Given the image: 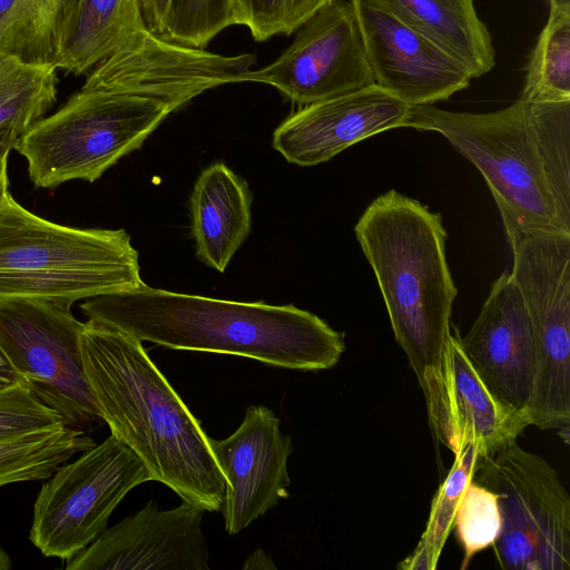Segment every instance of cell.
Wrapping results in <instances>:
<instances>
[{
    "instance_id": "cell-1",
    "label": "cell",
    "mask_w": 570,
    "mask_h": 570,
    "mask_svg": "<svg viewBox=\"0 0 570 570\" xmlns=\"http://www.w3.org/2000/svg\"><path fill=\"white\" fill-rule=\"evenodd\" d=\"M86 380L101 419L153 476L183 501L220 511L226 480L209 436L136 337L88 318Z\"/></svg>"
},
{
    "instance_id": "cell-2",
    "label": "cell",
    "mask_w": 570,
    "mask_h": 570,
    "mask_svg": "<svg viewBox=\"0 0 570 570\" xmlns=\"http://www.w3.org/2000/svg\"><path fill=\"white\" fill-rule=\"evenodd\" d=\"M80 309L140 342L243 356L276 367L327 370L345 351L343 333L292 304L217 299L145 285L87 298Z\"/></svg>"
},
{
    "instance_id": "cell-3",
    "label": "cell",
    "mask_w": 570,
    "mask_h": 570,
    "mask_svg": "<svg viewBox=\"0 0 570 570\" xmlns=\"http://www.w3.org/2000/svg\"><path fill=\"white\" fill-rule=\"evenodd\" d=\"M405 127L441 134L479 169L508 240L525 232L570 234V100L520 97L481 114L411 106Z\"/></svg>"
},
{
    "instance_id": "cell-4",
    "label": "cell",
    "mask_w": 570,
    "mask_h": 570,
    "mask_svg": "<svg viewBox=\"0 0 570 570\" xmlns=\"http://www.w3.org/2000/svg\"><path fill=\"white\" fill-rule=\"evenodd\" d=\"M354 230L423 391L439 377L458 294L442 216L391 189L367 206Z\"/></svg>"
},
{
    "instance_id": "cell-5",
    "label": "cell",
    "mask_w": 570,
    "mask_h": 570,
    "mask_svg": "<svg viewBox=\"0 0 570 570\" xmlns=\"http://www.w3.org/2000/svg\"><path fill=\"white\" fill-rule=\"evenodd\" d=\"M195 97L170 85L85 82L57 111L20 134L13 149L27 160L36 187L92 183Z\"/></svg>"
},
{
    "instance_id": "cell-6",
    "label": "cell",
    "mask_w": 570,
    "mask_h": 570,
    "mask_svg": "<svg viewBox=\"0 0 570 570\" xmlns=\"http://www.w3.org/2000/svg\"><path fill=\"white\" fill-rule=\"evenodd\" d=\"M145 285L125 229L63 226L32 214L9 190L0 199V301L72 305Z\"/></svg>"
},
{
    "instance_id": "cell-7",
    "label": "cell",
    "mask_w": 570,
    "mask_h": 570,
    "mask_svg": "<svg viewBox=\"0 0 570 570\" xmlns=\"http://www.w3.org/2000/svg\"><path fill=\"white\" fill-rule=\"evenodd\" d=\"M472 480L498 495L502 569H570V498L546 459L513 442L479 458Z\"/></svg>"
},
{
    "instance_id": "cell-8",
    "label": "cell",
    "mask_w": 570,
    "mask_h": 570,
    "mask_svg": "<svg viewBox=\"0 0 570 570\" xmlns=\"http://www.w3.org/2000/svg\"><path fill=\"white\" fill-rule=\"evenodd\" d=\"M148 481L153 476L142 461L111 434L41 487L29 538L43 556L68 560L106 529L130 490Z\"/></svg>"
},
{
    "instance_id": "cell-9",
    "label": "cell",
    "mask_w": 570,
    "mask_h": 570,
    "mask_svg": "<svg viewBox=\"0 0 570 570\" xmlns=\"http://www.w3.org/2000/svg\"><path fill=\"white\" fill-rule=\"evenodd\" d=\"M71 305L0 301V347L36 397L66 425L88 433L104 421L86 380L80 333Z\"/></svg>"
},
{
    "instance_id": "cell-10",
    "label": "cell",
    "mask_w": 570,
    "mask_h": 570,
    "mask_svg": "<svg viewBox=\"0 0 570 570\" xmlns=\"http://www.w3.org/2000/svg\"><path fill=\"white\" fill-rule=\"evenodd\" d=\"M296 31L275 60L249 70L243 82L269 85L301 106L375 85L350 0H331Z\"/></svg>"
},
{
    "instance_id": "cell-11",
    "label": "cell",
    "mask_w": 570,
    "mask_h": 570,
    "mask_svg": "<svg viewBox=\"0 0 570 570\" xmlns=\"http://www.w3.org/2000/svg\"><path fill=\"white\" fill-rule=\"evenodd\" d=\"M355 9L375 85L410 106L433 105L466 89L469 69L376 0Z\"/></svg>"
},
{
    "instance_id": "cell-12",
    "label": "cell",
    "mask_w": 570,
    "mask_h": 570,
    "mask_svg": "<svg viewBox=\"0 0 570 570\" xmlns=\"http://www.w3.org/2000/svg\"><path fill=\"white\" fill-rule=\"evenodd\" d=\"M205 510L183 501L160 510L149 501L141 510L105 529L68 559V570H208L202 532Z\"/></svg>"
},
{
    "instance_id": "cell-13",
    "label": "cell",
    "mask_w": 570,
    "mask_h": 570,
    "mask_svg": "<svg viewBox=\"0 0 570 570\" xmlns=\"http://www.w3.org/2000/svg\"><path fill=\"white\" fill-rule=\"evenodd\" d=\"M209 443L226 480L220 509L225 530L237 534L288 497L292 439L282 433L272 410L253 405L233 434L209 438Z\"/></svg>"
},
{
    "instance_id": "cell-14",
    "label": "cell",
    "mask_w": 570,
    "mask_h": 570,
    "mask_svg": "<svg viewBox=\"0 0 570 570\" xmlns=\"http://www.w3.org/2000/svg\"><path fill=\"white\" fill-rule=\"evenodd\" d=\"M423 394L432 431L454 454L474 444L479 458L490 455L517 442L531 425L527 415L490 392L468 358L455 326L445 342L439 377Z\"/></svg>"
},
{
    "instance_id": "cell-15",
    "label": "cell",
    "mask_w": 570,
    "mask_h": 570,
    "mask_svg": "<svg viewBox=\"0 0 570 570\" xmlns=\"http://www.w3.org/2000/svg\"><path fill=\"white\" fill-rule=\"evenodd\" d=\"M461 345L490 392L530 420L534 338L511 274L504 272L494 282L476 320L461 337Z\"/></svg>"
},
{
    "instance_id": "cell-16",
    "label": "cell",
    "mask_w": 570,
    "mask_h": 570,
    "mask_svg": "<svg viewBox=\"0 0 570 570\" xmlns=\"http://www.w3.org/2000/svg\"><path fill=\"white\" fill-rule=\"evenodd\" d=\"M411 106L376 85L305 105L273 134L288 163L314 166L389 129L405 127Z\"/></svg>"
},
{
    "instance_id": "cell-17",
    "label": "cell",
    "mask_w": 570,
    "mask_h": 570,
    "mask_svg": "<svg viewBox=\"0 0 570 570\" xmlns=\"http://www.w3.org/2000/svg\"><path fill=\"white\" fill-rule=\"evenodd\" d=\"M253 195L247 183L224 163L206 167L190 196L196 256L223 273L250 230Z\"/></svg>"
},
{
    "instance_id": "cell-18",
    "label": "cell",
    "mask_w": 570,
    "mask_h": 570,
    "mask_svg": "<svg viewBox=\"0 0 570 570\" xmlns=\"http://www.w3.org/2000/svg\"><path fill=\"white\" fill-rule=\"evenodd\" d=\"M458 60L473 79L494 67L495 51L474 0H376Z\"/></svg>"
},
{
    "instance_id": "cell-19",
    "label": "cell",
    "mask_w": 570,
    "mask_h": 570,
    "mask_svg": "<svg viewBox=\"0 0 570 570\" xmlns=\"http://www.w3.org/2000/svg\"><path fill=\"white\" fill-rule=\"evenodd\" d=\"M147 29L139 0H79L55 66L75 76L88 73Z\"/></svg>"
},
{
    "instance_id": "cell-20",
    "label": "cell",
    "mask_w": 570,
    "mask_h": 570,
    "mask_svg": "<svg viewBox=\"0 0 570 570\" xmlns=\"http://www.w3.org/2000/svg\"><path fill=\"white\" fill-rule=\"evenodd\" d=\"M79 0H0V53L55 65Z\"/></svg>"
},
{
    "instance_id": "cell-21",
    "label": "cell",
    "mask_w": 570,
    "mask_h": 570,
    "mask_svg": "<svg viewBox=\"0 0 570 570\" xmlns=\"http://www.w3.org/2000/svg\"><path fill=\"white\" fill-rule=\"evenodd\" d=\"M95 444L86 432L65 424L0 440V488L48 479L60 464Z\"/></svg>"
},
{
    "instance_id": "cell-22",
    "label": "cell",
    "mask_w": 570,
    "mask_h": 570,
    "mask_svg": "<svg viewBox=\"0 0 570 570\" xmlns=\"http://www.w3.org/2000/svg\"><path fill=\"white\" fill-rule=\"evenodd\" d=\"M58 69L0 53V129L19 134L41 119L57 97Z\"/></svg>"
},
{
    "instance_id": "cell-23",
    "label": "cell",
    "mask_w": 570,
    "mask_h": 570,
    "mask_svg": "<svg viewBox=\"0 0 570 570\" xmlns=\"http://www.w3.org/2000/svg\"><path fill=\"white\" fill-rule=\"evenodd\" d=\"M520 97L529 101L570 100V9H550L529 58Z\"/></svg>"
},
{
    "instance_id": "cell-24",
    "label": "cell",
    "mask_w": 570,
    "mask_h": 570,
    "mask_svg": "<svg viewBox=\"0 0 570 570\" xmlns=\"http://www.w3.org/2000/svg\"><path fill=\"white\" fill-rule=\"evenodd\" d=\"M479 459L474 444H468L454 454V462L436 491L424 532L411 554L399 568L403 570H434L453 529L461 497L473 476Z\"/></svg>"
},
{
    "instance_id": "cell-25",
    "label": "cell",
    "mask_w": 570,
    "mask_h": 570,
    "mask_svg": "<svg viewBox=\"0 0 570 570\" xmlns=\"http://www.w3.org/2000/svg\"><path fill=\"white\" fill-rule=\"evenodd\" d=\"M235 24L234 0H169L160 37L205 49L220 31Z\"/></svg>"
},
{
    "instance_id": "cell-26",
    "label": "cell",
    "mask_w": 570,
    "mask_h": 570,
    "mask_svg": "<svg viewBox=\"0 0 570 570\" xmlns=\"http://www.w3.org/2000/svg\"><path fill=\"white\" fill-rule=\"evenodd\" d=\"M453 528L463 550L461 569H464L478 552L492 546L500 533L497 493L471 480L461 497Z\"/></svg>"
},
{
    "instance_id": "cell-27",
    "label": "cell",
    "mask_w": 570,
    "mask_h": 570,
    "mask_svg": "<svg viewBox=\"0 0 570 570\" xmlns=\"http://www.w3.org/2000/svg\"><path fill=\"white\" fill-rule=\"evenodd\" d=\"M238 24L256 41L289 36L331 0H234Z\"/></svg>"
},
{
    "instance_id": "cell-28",
    "label": "cell",
    "mask_w": 570,
    "mask_h": 570,
    "mask_svg": "<svg viewBox=\"0 0 570 570\" xmlns=\"http://www.w3.org/2000/svg\"><path fill=\"white\" fill-rule=\"evenodd\" d=\"M63 424L62 416L40 402L26 383L0 389V440Z\"/></svg>"
},
{
    "instance_id": "cell-29",
    "label": "cell",
    "mask_w": 570,
    "mask_h": 570,
    "mask_svg": "<svg viewBox=\"0 0 570 570\" xmlns=\"http://www.w3.org/2000/svg\"><path fill=\"white\" fill-rule=\"evenodd\" d=\"M142 17L149 31L160 36L169 0H139Z\"/></svg>"
},
{
    "instance_id": "cell-30",
    "label": "cell",
    "mask_w": 570,
    "mask_h": 570,
    "mask_svg": "<svg viewBox=\"0 0 570 570\" xmlns=\"http://www.w3.org/2000/svg\"><path fill=\"white\" fill-rule=\"evenodd\" d=\"M20 383H26L24 379L14 370L0 347V389Z\"/></svg>"
},
{
    "instance_id": "cell-31",
    "label": "cell",
    "mask_w": 570,
    "mask_h": 570,
    "mask_svg": "<svg viewBox=\"0 0 570 570\" xmlns=\"http://www.w3.org/2000/svg\"><path fill=\"white\" fill-rule=\"evenodd\" d=\"M20 134L12 128L0 129V167L8 165L10 151Z\"/></svg>"
},
{
    "instance_id": "cell-32",
    "label": "cell",
    "mask_w": 570,
    "mask_h": 570,
    "mask_svg": "<svg viewBox=\"0 0 570 570\" xmlns=\"http://www.w3.org/2000/svg\"><path fill=\"white\" fill-rule=\"evenodd\" d=\"M9 190L8 165L0 167V199Z\"/></svg>"
},
{
    "instance_id": "cell-33",
    "label": "cell",
    "mask_w": 570,
    "mask_h": 570,
    "mask_svg": "<svg viewBox=\"0 0 570 570\" xmlns=\"http://www.w3.org/2000/svg\"><path fill=\"white\" fill-rule=\"evenodd\" d=\"M11 568L10 557L0 547V570H9Z\"/></svg>"
},
{
    "instance_id": "cell-34",
    "label": "cell",
    "mask_w": 570,
    "mask_h": 570,
    "mask_svg": "<svg viewBox=\"0 0 570 570\" xmlns=\"http://www.w3.org/2000/svg\"><path fill=\"white\" fill-rule=\"evenodd\" d=\"M550 9H570V0H548Z\"/></svg>"
}]
</instances>
